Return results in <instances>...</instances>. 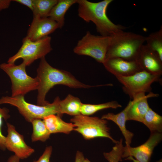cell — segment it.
<instances>
[{"mask_svg":"<svg viewBox=\"0 0 162 162\" xmlns=\"http://www.w3.org/2000/svg\"><path fill=\"white\" fill-rule=\"evenodd\" d=\"M43 119H36L31 122L33 131L31 136L32 142H45L50 138V133L47 128Z\"/></svg>","mask_w":162,"mask_h":162,"instance_id":"cell-20","label":"cell"},{"mask_svg":"<svg viewBox=\"0 0 162 162\" xmlns=\"http://www.w3.org/2000/svg\"><path fill=\"white\" fill-rule=\"evenodd\" d=\"M103 64L116 77L129 76L142 70L136 61H128L119 58H106Z\"/></svg>","mask_w":162,"mask_h":162,"instance_id":"cell-13","label":"cell"},{"mask_svg":"<svg viewBox=\"0 0 162 162\" xmlns=\"http://www.w3.org/2000/svg\"><path fill=\"white\" fill-rule=\"evenodd\" d=\"M122 106L121 105L115 101L96 104H82L81 108V114L89 116L103 109L109 108L116 109Z\"/></svg>","mask_w":162,"mask_h":162,"instance_id":"cell-24","label":"cell"},{"mask_svg":"<svg viewBox=\"0 0 162 162\" xmlns=\"http://www.w3.org/2000/svg\"><path fill=\"white\" fill-rule=\"evenodd\" d=\"M70 121L75 126L74 130L81 134L86 140L103 137L109 139L115 144L119 142L110 135L106 119L80 114L74 116Z\"/></svg>","mask_w":162,"mask_h":162,"instance_id":"cell-6","label":"cell"},{"mask_svg":"<svg viewBox=\"0 0 162 162\" xmlns=\"http://www.w3.org/2000/svg\"><path fill=\"white\" fill-rule=\"evenodd\" d=\"M51 38L48 36L40 39L32 41L25 37L22 44L17 52L8 59L7 63H14L18 59L22 58V63L27 66L34 61L45 57L52 50Z\"/></svg>","mask_w":162,"mask_h":162,"instance_id":"cell-8","label":"cell"},{"mask_svg":"<svg viewBox=\"0 0 162 162\" xmlns=\"http://www.w3.org/2000/svg\"><path fill=\"white\" fill-rule=\"evenodd\" d=\"M52 148L51 146L47 147L42 155L38 159L33 162H50V158L52 154Z\"/></svg>","mask_w":162,"mask_h":162,"instance_id":"cell-27","label":"cell"},{"mask_svg":"<svg viewBox=\"0 0 162 162\" xmlns=\"http://www.w3.org/2000/svg\"><path fill=\"white\" fill-rule=\"evenodd\" d=\"M26 66L23 63L19 65L14 63H4L0 68L9 77L12 83V97L24 96L28 92L37 90L39 82L37 78L27 74Z\"/></svg>","mask_w":162,"mask_h":162,"instance_id":"cell-5","label":"cell"},{"mask_svg":"<svg viewBox=\"0 0 162 162\" xmlns=\"http://www.w3.org/2000/svg\"><path fill=\"white\" fill-rule=\"evenodd\" d=\"M11 1L10 0H0V11L8 8Z\"/></svg>","mask_w":162,"mask_h":162,"instance_id":"cell-29","label":"cell"},{"mask_svg":"<svg viewBox=\"0 0 162 162\" xmlns=\"http://www.w3.org/2000/svg\"><path fill=\"white\" fill-rule=\"evenodd\" d=\"M60 100L59 98L57 97L52 103H49L45 105L40 106L26 102L24 96H5L0 98V104H9L16 107L25 120L31 123L34 119H43L44 117L51 115H57L62 116L59 107Z\"/></svg>","mask_w":162,"mask_h":162,"instance_id":"cell-4","label":"cell"},{"mask_svg":"<svg viewBox=\"0 0 162 162\" xmlns=\"http://www.w3.org/2000/svg\"><path fill=\"white\" fill-rule=\"evenodd\" d=\"M112 1L104 0L94 2L87 0H77L78 16L87 22H93L100 35L111 36L126 28L122 25L114 23L106 15L107 7Z\"/></svg>","mask_w":162,"mask_h":162,"instance_id":"cell-2","label":"cell"},{"mask_svg":"<svg viewBox=\"0 0 162 162\" xmlns=\"http://www.w3.org/2000/svg\"><path fill=\"white\" fill-rule=\"evenodd\" d=\"M36 77L39 82L37 104L40 106L44 105L49 103L45 100L46 95L51 88L57 85H62L73 88H88L100 86L89 85L80 82L69 72L51 66L45 57L40 59Z\"/></svg>","mask_w":162,"mask_h":162,"instance_id":"cell-1","label":"cell"},{"mask_svg":"<svg viewBox=\"0 0 162 162\" xmlns=\"http://www.w3.org/2000/svg\"><path fill=\"white\" fill-rule=\"evenodd\" d=\"M58 28L57 23L48 17H33L25 38L36 41L48 36Z\"/></svg>","mask_w":162,"mask_h":162,"instance_id":"cell-12","label":"cell"},{"mask_svg":"<svg viewBox=\"0 0 162 162\" xmlns=\"http://www.w3.org/2000/svg\"><path fill=\"white\" fill-rule=\"evenodd\" d=\"M128 108L127 106L122 112L115 114L109 113L104 115L101 118L106 120H111L118 126L125 140L126 146H129L131 142L134 134L126 128V122L127 120L126 114Z\"/></svg>","mask_w":162,"mask_h":162,"instance_id":"cell-17","label":"cell"},{"mask_svg":"<svg viewBox=\"0 0 162 162\" xmlns=\"http://www.w3.org/2000/svg\"><path fill=\"white\" fill-rule=\"evenodd\" d=\"M142 70L160 76L162 72V61L146 45L143 44L136 60Z\"/></svg>","mask_w":162,"mask_h":162,"instance_id":"cell-15","label":"cell"},{"mask_svg":"<svg viewBox=\"0 0 162 162\" xmlns=\"http://www.w3.org/2000/svg\"><path fill=\"white\" fill-rule=\"evenodd\" d=\"M8 135L6 137V148L13 152L20 159L28 158L34 152V149L28 146L24 140L23 136L19 133L15 127L7 123Z\"/></svg>","mask_w":162,"mask_h":162,"instance_id":"cell-10","label":"cell"},{"mask_svg":"<svg viewBox=\"0 0 162 162\" xmlns=\"http://www.w3.org/2000/svg\"><path fill=\"white\" fill-rule=\"evenodd\" d=\"M106 58L117 57L128 61H136L146 37L123 31L111 36Z\"/></svg>","mask_w":162,"mask_h":162,"instance_id":"cell-3","label":"cell"},{"mask_svg":"<svg viewBox=\"0 0 162 162\" xmlns=\"http://www.w3.org/2000/svg\"><path fill=\"white\" fill-rule=\"evenodd\" d=\"M111 37L96 35L87 31L79 40L73 49L75 54L91 57L103 64L109 45Z\"/></svg>","mask_w":162,"mask_h":162,"instance_id":"cell-7","label":"cell"},{"mask_svg":"<svg viewBox=\"0 0 162 162\" xmlns=\"http://www.w3.org/2000/svg\"><path fill=\"white\" fill-rule=\"evenodd\" d=\"M147 46L154 52L162 61V27L159 30L146 37Z\"/></svg>","mask_w":162,"mask_h":162,"instance_id":"cell-23","label":"cell"},{"mask_svg":"<svg viewBox=\"0 0 162 162\" xmlns=\"http://www.w3.org/2000/svg\"><path fill=\"white\" fill-rule=\"evenodd\" d=\"M159 76L142 70L129 76L116 77L123 85L124 91L133 98L138 94L149 92L151 84L158 80Z\"/></svg>","mask_w":162,"mask_h":162,"instance_id":"cell-9","label":"cell"},{"mask_svg":"<svg viewBox=\"0 0 162 162\" xmlns=\"http://www.w3.org/2000/svg\"><path fill=\"white\" fill-rule=\"evenodd\" d=\"M77 0H58L51 10L48 17L56 22L59 28H62L65 23V15L68 9Z\"/></svg>","mask_w":162,"mask_h":162,"instance_id":"cell-18","label":"cell"},{"mask_svg":"<svg viewBox=\"0 0 162 162\" xmlns=\"http://www.w3.org/2000/svg\"><path fill=\"white\" fill-rule=\"evenodd\" d=\"M162 139L161 133H152L148 140L141 145L135 147H124L122 158L134 157L140 162H149L154 147Z\"/></svg>","mask_w":162,"mask_h":162,"instance_id":"cell-11","label":"cell"},{"mask_svg":"<svg viewBox=\"0 0 162 162\" xmlns=\"http://www.w3.org/2000/svg\"><path fill=\"white\" fill-rule=\"evenodd\" d=\"M85 158L82 153L77 151L76 153L75 162H84Z\"/></svg>","mask_w":162,"mask_h":162,"instance_id":"cell-30","label":"cell"},{"mask_svg":"<svg viewBox=\"0 0 162 162\" xmlns=\"http://www.w3.org/2000/svg\"><path fill=\"white\" fill-rule=\"evenodd\" d=\"M17 2L28 7L32 11L34 8L33 0H14Z\"/></svg>","mask_w":162,"mask_h":162,"instance_id":"cell-28","label":"cell"},{"mask_svg":"<svg viewBox=\"0 0 162 162\" xmlns=\"http://www.w3.org/2000/svg\"><path fill=\"white\" fill-rule=\"evenodd\" d=\"M82 103L77 97L69 94L64 99L60 100L59 107L60 114H64L74 116L81 114Z\"/></svg>","mask_w":162,"mask_h":162,"instance_id":"cell-19","label":"cell"},{"mask_svg":"<svg viewBox=\"0 0 162 162\" xmlns=\"http://www.w3.org/2000/svg\"><path fill=\"white\" fill-rule=\"evenodd\" d=\"M150 130L151 133L162 131V117L149 107L142 122Z\"/></svg>","mask_w":162,"mask_h":162,"instance_id":"cell-22","label":"cell"},{"mask_svg":"<svg viewBox=\"0 0 162 162\" xmlns=\"http://www.w3.org/2000/svg\"><path fill=\"white\" fill-rule=\"evenodd\" d=\"M124 149L123 139H121L118 143L116 144L110 152H104L103 154L109 162H119L122 161Z\"/></svg>","mask_w":162,"mask_h":162,"instance_id":"cell-25","label":"cell"},{"mask_svg":"<svg viewBox=\"0 0 162 162\" xmlns=\"http://www.w3.org/2000/svg\"><path fill=\"white\" fill-rule=\"evenodd\" d=\"M10 117L8 109L5 107H0V148L3 150L6 149L5 146L6 137L3 135L2 132V120L4 119L6 120Z\"/></svg>","mask_w":162,"mask_h":162,"instance_id":"cell-26","label":"cell"},{"mask_svg":"<svg viewBox=\"0 0 162 162\" xmlns=\"http://www.w3.org/2000/svg\"><path fill=\"white\" fill-rule=\"evenodd\" d=\"M126 160H132L133 162H140L135 159H134L133 157L131 156H129L127 158L125 159Z\"/></svg>","mask_w":162,"mask_h":162,"instance_id":"cell-32","label":"cell"},{"mask_svg":"<svg viewBox=\"0 0 162 162\" xmlns=\"http://www.w3.org/2000/svg\"><path fill=\"white\" fill-rule=\"evenodd\" d=\"M158 94L152 92L146 95L145 93L138 94L134 96L127 105V120H132L142 122L144 117L149 107L147 99L157 97Z\"/></svg>","mask_w":162,"mask_h":162,"instance_id":"cell-14","label":"cell"},{"mask_svg":"<svg viewBox=\"0 0 162 162\" xmlns=\"http://www.w3.org/2000/svg\"><path fill=\"white\" fill-rule=\"evenodd\" d=\"M156 162H162V159H160L159 160L156 161Z\"/></svg>","mask_w":162,"mask_h":162,"instance_id":"cell-34","label":"cell"},{"mask_svg":"<svg viewBox=\"0 0 162 162\" xmlns=\"http://www.w3.org/2000/svg\"><path fill=\"white\" fill-rule=\"evenodd\" d=\"M58 0H33V17H48L53 7Z\"/></svg>","mask_w":162,"mask_h":162,"instance_id":"cell-21","label":"cell"},{"mask_svg":"<svg viewBox=\"0 0 162 162\" xmlns=\"http://www.w3.org/2000/svg\"><path fill=\"white\" fill-rule=\"evenodd\" d=\"M84 162H91L88 159L86 158L84 159Z\"/></svg>","mask_w":162,"mask_h":162,"instance_id":"cell-33","label":"cell"},{"mask_svg":"<svg viewBox=\"0 0 162 162\" xmlns=\"http://www.w3.org/2000/svg\"><path fill=\"white\" fill-rule=\"evenodd\" d=\"M43 120L51 134L60 133L68 134L74 130L75 128L72 123L64 121L61 116L57 115L48 116Z\"/></svg>","mask_w":162,"mask_h":162,"instance_id":"cell-16","label":"cell"},{"mask_svg":"<svg viewBox=\"0 0 162 162\" xmlns=\"http://www.w3.org/2000/svg\"><path fill=\"white\" fill-rule=\"evenodd\" d=\"M20 160L19 158L14 154L9 157L7 162H20Z\"/></svg>","mask_w":162,"mask_h":162,"instance_id":"cell-31","label":"cell"}]
</instances>
